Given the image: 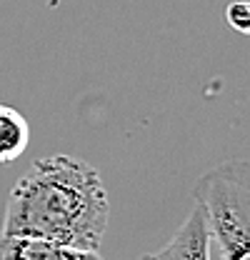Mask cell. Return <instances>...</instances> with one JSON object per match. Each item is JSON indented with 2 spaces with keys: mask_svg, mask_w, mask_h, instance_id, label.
Returning a JSON list of instances; mask_svg holds the SVG:
<instances>
[{
  "mask_svg": "<svg viewBox=\"0 0 250 260\" xmlns=\"http://www.w3.org/2000/svg\"><path fill=\"white\" fill-rule=\"evenodd\" d=\"M30 143V125L10 105L0 103V165L18 160Z\"/></svg>",
  "mask_w": 250,
  "mask_h": 260,
  "instance_id": "cell-5",
  "label": "cell"
},
{
  "mask_svg": "<svg viewBox=\"0 0 250 260\" xmlns=\"http://www.w3.org/2000/svg\"><path fill=\"white\" fill-rule=\"evenodd\" d=\"M110 220L103 178L88 160L53 155L35 160L13 185L3 233L75 250H100Z\"/></svg>",
  "mask_w": 250,
  "mask_h": 260,
  "instance_id": "cell-1",
  "label": "cell"
},
{
  "mask_svg": "<svg viewBox=\"0 0 250 260\" xmlns=\"http://www.w3.org/2000/svg\"><path fill=\"white\" fill-rule=\"evenodd\" d=\"M193 200L205 208L220 260H250V160L230 158L205 170Z\"/></svg>",
  "mask_w": 250,
  "mask_h": 260,
  "instance_id": "cell-2",
  "label": "cell"
},
{
  "mask_svg": "<svg viewBox=\"0 0 250 260\" xmlns=\"http://www.w3.org/2000/svg\"><path fill=\"white\" fill-rule=\"evenodd\" d=\"M213 235L208 228L205 208L193 200V208L185 220L175 230V235L155 253H143L138 260H210Z\"/></svg>",
  "mask_w": 250,
  "mask_h": 260,
  "instance_id": "cell-3",
  "label": "cell"
},
{
  "mask_svg": "<svg viewBox=\"0 0 250 260\" xmlns=\"http://www.w3.org/2000/svg\"><path fill=\"white\" fill-rule=\"evenodd\" d=\"M225 20L235 32L250 35V0H233L225 8Z\"/></svg>",
  "mask_w": 250,
  "mask_h": 260,
  "instance_id": "cell-6",
  "label": "cell"
},
{
  "mask_svg": "<svg viewBox=\"0 0 250 260\" xmlns=\"http://www.w3.org/2000/svg\"><path fill=\"white\" fill-rule=\"evenodd\" d=\"M0 260H103L95 250L63 248L48 240L0 235Z\"/></svg>",
  "mask_w": 250,
  "mask_h": 260,
  "instance_id": "cell-4",
  "label": "cell"
}]
</instances>
